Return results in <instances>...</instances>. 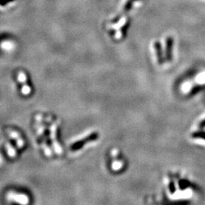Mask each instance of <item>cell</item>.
I'll return each instance as SVG.
<instances>
[{
  "label": "cell",
  "instance_id": "8992f818",
  "mask_svg": "<svg viewBox=\"0 0 205 205\" xmlns=\"http://www.w3.org/2000/svg\"><path fill=\"white\" fill-rule=\"evenodd\" d=\"M6 132H7L8 135H9L13 140H15L18 148H20V149L24 148V144H25V142H24V140L22 138V137H21V135H20L17 131L9 128V129L6 130Z\"/></svg>",
  "mask_w": 205,
  "mask_h": 205
},
{
  "label": "cell",
  "instance_id": "30bf717a",
  "mask_svg": "<svg viewBox=\"0 0 205 205\" xmlns=\"http://www.w3.org/2000/svg\"><path fill=\"white\" fill-rule=\"evenodd\" d=\"M194 138H201L205 140V132H195L192 134Z\"/></svg>",
  "mask_w": 205,
  "mask_h": 205
},
{
  "label": "cell",
  "instance_id": "7c38bea8",
  "mask_svg": "<svg viewBox=\"0 0 205 205\" xmlns=\"http://www.w3.org/2000/svg\"><path fill=\"white\" fill-rule=\"evenodd\" d=\"M200 127H201V128H205V119L203 120V121L200 123Z\"/></svg>",
  "mask_w": 205,
  "mask_h": 205
},
{
  "label": "cell",
  "instance_id": "ba28073f",
  "mask_svg": "<svg viewBox=\"0 0 205 205\" xmlns=\"http://www.w3.org/2000/svg\"><path fill=\"white\" fill-rule=\"evenodd\" d=\"M172 47H173V40L168 39L167 44H166V58L168 61L171 60Z\"/></svg>",
  "mask_w": 205,
  "mask_h": 205
},
{
  "label": "cell",
  "instance_id": "7a4b0ae2",
  "mask_svg": "<svg viewBox=\"0 0 205 205\" xmlns=\"http://www.w3.org/2000/svg\"><path fill=\"white\" fill-rule=\"evenodd\" d=\"M59 124V121L52 122V124L49 126V138H50L51 142H52V147L55 150V152L57 154L60 155L62 153V148L60 144L57 140V129Z\"/></svg>",
  "mask_w": 205,
  "mask_h": 205
},
{
  "label": "cell",
  "instance_id": "3957f363",
  "mask_svg": "<svg viewBox=\"0 0 205 205\" xmlns=\"http://www.w3.org/2000/svg\"><path fill=\"white\" fill-rule=\"evenodd\" d=\"M98 136L99 135L97 133V132H93V133L89 134V135H86L85 137H84L82 139L77 140V141H76L75 143L72 144V146H71V149L72 150H77L80 149V148H82L86 143H88V142L97 140Z\"/></svg>",
  "mask_w": 205,
  "mask_h": 205
},
{
  "label": "cell",
  "instance_id": "5b68a950",
  "mask_svg": "<svg viewBox=\"0 0 205 205\" xmlns=\"http://www.w3.org/2000/svg\"><path fill=\"white\" fill-rule=\"evenodd\" d=\"M27 75L24 72L21 71L18 73V81L21 84V93L27 96L31 93V88L27 84Z\"/></svg>",
  "mask_w": 205,
  "mask_h": 205
},
{
  "label": "cell",
  "instance_id": "6da1fadb",
  "mask_svg": "<svg viewBox=\"0 0 205 205\" xmlns=\"http://www.w3.org/2000/svg\"><path fill=\"white\" fill-rule=\"evenodd\" d=\"M44 117L41 114H37L35 117V128L37 130V136L39 137L40 139L41 140V146H42L43 150H44V153L46 154L47 157L52 156V151H51L50 148H49V145H48L47 138H46L45 135V125H44Z\"/></svg>",
  "mask_w": 205,
  "mask_h": 205
},
{
  "label": "cell",
  "instance_id": "277c9868",
  "mask_svg": "<svg viewBox=\"0 0 205 205\" xmlns=\"http://www.w3.org/2000/svg\"><path fill=\"white\" fill-rule=\"evenodd\" d=\"M7 198L9 201H15L21 204H27L29 203V198L27 195L23 193H17L14 191H10L7 195Z\"/></svg>",
  "mask_w": 205,
  "mask_h": 205
},
{
  "label": "cell",
  "instance_id": "8fae6325",
  "mask_svg": "<svg viewBox=\"0 0 205 205\" xmlns=\"http://www.w3.org/2000/svg\"><path fill=\"white\" fill-rule=\"evenodd\" d=\"M14 1V0H0V6H6L7 3L11 2Z\"/></svg>",
  "mask_w": 205,
  "mask_h": 205
},
{
  "label": "cell",
  "instance_id": "52a82bcc",
  "mask_svg": "<svg viewBox=\"0 0 205 205\" xmlns=\"http://www.w3.org/2000/svg\"><path fill=\"white\" fill-rule=\"evenodd\" d=\"M6 151H7L8 155L11 158H15L17 155V152H16L15 149L14 147L11 145V143L8 142L6 144Z\"/></svg>",
  "mask_w": 205,
  "mask_h": 205
},
{
  "label": "cell",
  "instance_id": "9c48e42d",
  "mask_svg": "<svg viewBox=\"0 0 205 205\" xmlns=\"http://www.w3.org/2000/svg\"><path fill=\"white\" fill-rule=\"evenodd\" d=\"M155 48H156V51H157V58H158V61L159 63L162 64L163 62V57H162V53H161V49H160V45L158 44V43H156L155 44Z\"/></svg>",
  "mask_w": 205,
  "mask_h": 205
}]
</instances>
